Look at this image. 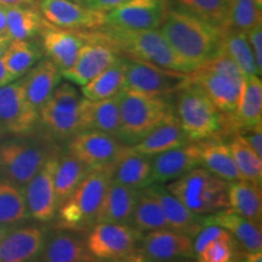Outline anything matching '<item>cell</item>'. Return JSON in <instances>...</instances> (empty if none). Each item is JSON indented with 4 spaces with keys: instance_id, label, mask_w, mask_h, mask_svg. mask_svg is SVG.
Instances as JSON below:
<instances>
[{
    "instance_id": "17",
    "label": "cell",
    "mask_w": 262,
    "mask_h": 262,
    "mask_svg": "<svg viewBox=\"0 0 262 262\" xmlns=\"http://www.w3.org/2000/svg\"><path fill=\"white\" fill-rule=\"evenodd\" d=\"M39 8L45 21L61 28L96 31L106 26L107 12L72 0H40Z\"/></svg>"
},
{
    "instance_id": "31",
    "label": "cell",
    "mask_w": 262,
    "mask_h": 262,
    "mask_svg": "<svg viewBox=\"0 0 262 262\" xmlns=\"http://www.w3.org/2000/svg\"><path fill=\"white\" fill-rule=\"evenodd\" d=\"M126 60L118 57L102 73L81 86V95L90 101H100L122 93L125 86Z\"/></svg>"
},
{
    "instance_id": "30",
    "label": "cell",
    "mask_w": 262,
    "mask_h": 262,
    "mask_svg": "<svg viewBox=\"0 0 262 262\" xmlns=\"http://www.w3.org/2000/svg\"><path fill=\"white\" fill-rule=\"evenodd\" d=\"M227 196L232 210L260 224L262 216L261 186L245 180L227 182Z\"/></svg>"
},
{
    "instance_id": "52",
    "label": "cell",
    "mask_w": 262,
    "mask_h": 262,
    "mask_svg": "<svg viewBox=\"0 0 262 262\" xmlns=\"http://www.w3.org/2000/svg\"><path fill=\"white\" fill-rule=\"evenodd\" d=\"M120 262H148V260L143 256V255H129L123 260H120Z\"/></svg>"
},
{
    "instance_id": "23",
    "label": "cell",
    "mask_w": 262,
    "mask_h": 262,
    "mask_svg": "<svg viewBox=\"0 0 262 262\" xmlns=\"http://www.w3.org/2000/svg\"><path fill=\"white\" fill-rule=\"evenodd\" d=\"M111 180L135 189L148 187L153 183L150 157L125 146L111 168Z\"/></svg>"
},
{
    "instance_id": "1",
    "label": "cell",
    "mask_w": 262,
    "mask_h": 262,
    "mask_svg": "<svg viewBox=\"0 0 262 262\" xmlns=\"http://www.w3.org/2000/svg\"><path fill=\"white\" fill-rule=\"evenodd\" d=\"M162 34L178 56L195 70L220 49L221 28L195 17L181 8H168Z\"/></svg>"
},
{
    "instance_id": "29",
    "label": "cell",
    "mask_w": 262,
    "mask_h": 262,
    "mask_svg": "<svg viewBox=\"0 0 262 262\" xmlns=\"http://www.w3.org/2000/svg\"><path fill=\"white\" fill-rule=\"evenodd\" d=\"M41 253L42 262H93L84 239L68 229L45 239Z\"/></svg>"
},
{
    "instance_id": "27",
    "label": "cell",
    "mask_w": 262,
    "mask_h": 262,
    "mask_svg": "<svg viewBox=\"0 0 262 262\" xmlns=\"http://www.w3.org/2000/svg\"><path fill=\"white\" fill-rule=\"evenodd\" d=\"M139 192L140 189L127 187L111 180L98 210L96 224L112 222L130 226Z\"/></svg>"
},
{
    "instance_id": "46",
    "label": "cell",
    "mask_w": 262,
    "mask_h": 262,
    "mask_svg": "<svg viewBox=\"0 0 262 262\" xmlns=\"http://www.w3.org/2000/svg\"><path fill=\"white\" fill-rule=\"evenodd\" d=\"M262 124V123H261ZM257 124L253 127H249L248 133L245 135H242L244 137V140L247 141V143L250 146V148L254 150L255 155L258 158L262 159V125Z\"/></svg>"
},
{
    "instance_id": "16",
    "label": "cell",
    "mask_w": 262,
    "mask_h": 262,
    "mask_svg": "<svg viewBox=\"0 0 262 262\" xmlns=\"http://www.w3.org/2000/svg\"><path fill=\"white\" fill-rule=\"evenodd\" d=\"M168 9V0H126L107 12L108 27L125 31L157 29Z\"/></svg>"
},
{
    "instance_id": "6",
    "label": "cell",
    "mask_w": 262,
    "mask_h": 262,
    "mask_svg": "<svg viewBox=\"0 0 262 262\" xmlns=\"http://www.w3.org/2000/svg\"><path fill=\"white\" fill-rule=\"evenodd\" d=\"M170 110L171 106L166 98L124 89L119 98L120 134L118 140L125 146L137 143L162 122Z\"/></svg>"
},
{
    "instance_id": "36",
    "label": "cell",
    "mask_w": 262,
    "mask_h": 262,
    "mask_svg": "<svg viewBox=\"0 0 262 262\" xmlns=\"http://www.w3.org/2000/svg\"><path fill=\"white\" fill-rule=\"evenodd\" d=\"M131 225L140 232L169 228L158 201L147 187L140 189L133 219H131Z\"/></svg>"
},
{
    "instance_id": "40",
    "label": "cell",
    "mask_w": 262,
    "mask_h": 262,
    "mask_svg": "<svg viewBox=\"0 0 262 262\" xmlns=\"http://www.w3.org/2000/svg\"><path fill=\"white\" fill-rule=\"evenodd\" d=\"M5 66L14 79H18L40 58V52L27 40H12L3 52Z\"/></svg>"
},
{
    "instance_id": "44",
    "label": "cell",
    "mask_w": 262,
    "mask_h": 262,
    "mask_svg": "<svg viewBox=\"0 0 262 262\" xmlns=\"http://www.w3.org/2000/svg\"><path fill=\"white\" fill-rule=\"evenodd\" d=\"M226 233H227V231L221 228L220 226L212 224H204V222H203V227L201 231L196 233L194 242H193V251H194V255H198L206 245L210 243V242L222 237V235H225Z\"/></svg>"
},
{
    "instance_id": "7",
    "label": "cell",
    "mask_w": 262,
    "mask_h": 262,
    "mask_svg": "<svg viewBox=\"0 0 262 262\" xmlns=\"http://www.w3.org/2000/svg\"><path fill=\"white\" fill-rule=\"evenodd\" d=\"M176 94L173 112L189 142L206 141L217 135L221 116L208 96L189 81Z\"/></svg>"
},
{
    "instance_id": "33",
    "label": "cell",
    "mask_w": 262,
    "mask_h": 262,
    "mask_svg": "<svg viewBox=\"0 0 262 262\" xmlns=\"http://www.w3.org/2000/svg\"><path fill=\"white\" fill-rule=\"evenodd\" d=\"M201 143V165L226 182L242 180L228 146L222 142Z\"/></svg>"
},
{
    "instance_id": "19",
    "label": "cell",
    "mask_w": 262,
    "mask_h": 262,
    "mask_svg": "<svg viewBox=\"0 0 262 262\" xmlns=\"http://www.w3.org/2000/svg\"><path fill=\"white\" fill-rule=\"evenodd\" d=\"M153 183H168L201 166V143L188 142L150 157Z\"/></svg>"
},
{
    "instance_id": "14",
    "label": "cell",
    "mask_w": 262,
    "mask_h": 262,
    "mask_svg": "<svg viewBox=\"0 0 262 262\" xmlns=\"http://www.w3.org/2000/svg\"><path fill=\"white\" fill-rule=\"evenodd\" d=\"M38 119V112L28 103L22 79L0 88V136L25 135Z\"/></svg>"
},
{
    "instance_id": "49",
    "label": "cell",
    "mask_w": 262,
    "mask_h": 262,
    "mask_svg": "<svg viewBox=\"0 0 262 262\" xmlns=\"http://www.w3.org/2000/svg\"><path fill=\"white\" fill-rule=\"evenodd\" d=\"M15 79L11 77V74L9 73L8 68H6L4 58H3V54H0V88L4 86V85L11 83Z\"/></svg>"
},
{
    "instance_id": "28",
    "label": "cell",
    "mask_w": 262,
    "mask_h": 262,
    "mask_svg": "<svg viewBox=\"0 0 262 262\" xmlns=\"http://www.w3.org/2000/svg\"><path fill=\"white\" fill-rule=\"evenodd\" d=\"M61 72L50 60L40 61L22 79L28 103L39 112L61 81Z\"/></svg>"
},
{
    "instance_id": "42",
    "label": "cell",
    "mask_w": 262,
    "mask_h": 262,
    "mask_svg": "<svg viewBox=\"0 0 262 262\" xmlns=\"http://www.w3.org/2000/svg\"><path fill=\"white\" fill-rule=\"evenodd\" d=\"M261 14L262 10L257 8L254 0H229L228 17L224 28L245 33L255 26L262 25Z\"/></svg>"
},
{
    "instance_id": "38",
    "label": "cell",
    "mask_w": 262,
    "mask_h": 262,
    "mask_svg": "<svg viewBox=\"0 0 262 262\" xmlns=\"http://www.w3.org/2000/svg\"><path fill=\"white\" fill-rule=\"evenodd\" d=\"M4 11L11 40H27L40 32L44 19L34 8H4Z\"/></svg>"
},
{
    "instance_id": "39",
    "label": "cell",
    "mask_w": 262,
    "mask_h": 262,
    "mask_svg": "<svg viewBox=\"0 0 262 262\" xmlns=\"http://www.w3.org/2000/svg\"><path fill=\"white\" fill-rule=\"evenodd\" d=\"M232 158L234 160L242 180L261 186L262 159L255 155L242 135H235L228 143Z\"/></svg>"
},
{
    "instance_id": "45",
    "label": "cell",
    "mask_w": 262,
    "mask_h": 262,
    "mask_svg": "<svg viewBox=\"0 0 262 262\" xmlns=\"http://www.w3.org/2000/svg\"><path fill=\"white\" fill-rule=\"evenodd\" d=\"M247 38H249V44H250L251 50L255 58L258 73H262V25H257L245 32Z\"/></svg>"
},
{
    "instance_id": "32",
    "label": "cell",
    "mask_w": 262,
    "mask_h": 262,
    "mask_svg": "<svg viewBox=\"0 0 262 262\" xmlns=\"http://www.w3.org/2000/svg\"><path fill=\"white\" fill-rule=\"evenodd\" d=\"M238 126L249 129L262 123V81L257 75L244 77L234 116Z\"/></svg>"
},
{
    "instance_id": "11",
    "label": "cell",
    "mask_w": 262,
    "mask_h": 262,
    "mask_svg": "<svg viewBox=\"0 0 262 262\" xmlns=\"http://www.w3.org/2000/svg\"><path fill=\"white\" fill-rule=\"evenodd\" d=\"M187 83L188 73L165 70L136 58L126 60L124 89L166 98Z\"/></svg>"
},
{
    "instance_id": "20",
    "label": "cell",
    "mask_w": 262,
    "mask_h": 262,
    "mask_svg": "<svg viewBox=\"0 0 262 262\" xmlns=\"http://www.w3.org/2000/svg\"><path fill=\"white\" fill-rule=\"evenodd\" d=\"M142 255L147 260L168 262L179 257H192V237L171 228L149 231L142 238Z\"/></svg>"
},
{
    "instance_id": "41",
    "label": "cell",
    "mask_w": 262,
    "mask_h": 262,
    "mask_svg": "<svg viewBox=\"0 0 262 262\" xmlns=\"http://www.w3.org/2000/svg\"><path fill=\"white\" fill-rule=\"evenodd\" d=\"M176 4L195 17L219 28H224L227 22L229 0H176Z\"/></svg>"
},
{
    "instance_id": "55",
    "label": "cell",
    "mask_w": 262,
    "mask_h": 262,
    "mask_svg": "<svg viewBox=\"0 0 262 262\" xmlns=\"http://www.w3.org/2000/svg\"><path fill=\"white\" fill-rule=\"evenodd\" d=\"M254 3L256 4V6L258 9L262 10V0H254Z\"/></svg>"
},
{
    "instance_id": "25",
    "label": "cell",
    "mask_w": 262,
    "mask_h": 262,
    "mask_svg": "<svg viewBox=\"0 0 262 262\" xmlns=\"http://www.w3.org/2000/svg\"><path fill=\"white\" fill-rule=\"evenodd\" d=\"M147 188L158 201L169 228L195 237L203 227V219L188 210L162 183H152Z\"/></svg>"
},
{
    "instance_id": "2",
    "label": "cell",
    "mask_w": 262,
    "mask_h": 262,
    "mask_svg": "<svg viewBox=\"0 0 262 262\" xmlns=\"http://www.w3.org/2000/svg\"><path fill=\"white\" fill-rule=\"evenodd\" d=\"M244 75L235 62L219 49L214 56L188 73V81L199 88L219 112L234 116Z\"/></svg>"
},
{
    "instance_id": "53",
    "label": "cell",
    "mask_w": 262,
    "mask_h": 262,
    "mask_svg": "<svg viewBox=\"0 0 262 262\" xmlns=\"http://www.w3.org/2000/svg\"><path fill=\"white\" fill-rule=\"evenodd\" d=\"M10 40H11V39H10L9 37H2V38H0V54H3V52L5 51V49L8 48Z\"/></svg>"
},
{
    "instance_id": "59",
    "label": "cell",
    "mask_w": 262,
    "mask_h": 262,
    "mask_svg": "<svg viewBox=\"0 0 262 262\" xmlns=\"http://www.w3.org/2000/svg\"><path fill=\"white\" fill-rule=\"evenodd\" d=\"M0 38H2V37H0Z\"/></svg>"
},
{
    "instance_id": "47",
    "label": "cell",
    "mask_w": 262,
    "mask_h": 262,
    "mask_svg": "<svg viewBox=\"0 0 262 262\" xmlns=\"http://www.w3.org/2000/svg\"><path fill=\"white\" fill-rule=\"evenodd\" d=\"M124 2H126V0H89V2L85 4V6L95 10H100V11L108 12L113 8H116L117 5L122 4Z\"/></svg>"
},
{
    "instance_id": "15",
    "label": "cell",
    "mask_w": 262,
    "mask_h": 262,
    "mask_svg": "<svg viewBox=\"0 0 262 262\" xmlns=\"http://www.w3.org/2000/svg\"><path fill=\"white\" fill-rule=\"evenodd\" d=\"M125 145L116 137L93 130L75 134L67 152L83 162L89 169H111Z\"/></svg>"
},
{
    "instance_id": "9",
    "label": "cell",
    "mask_w": 262,
    "mask_h": 262,
    "mask_svg": "<svg viewBox=\"0 0 262 262\" xmlns=\"http://www.w3.org/2000/svg\"><path fill=\"white\" fill-rule=\"evenodd\" d=\"M84 97L71 83L58 84L49 100L39 110L42 124L55 136L73 137L81 131V104Z\"/></svg>"
},
{
    "instance_id": "26",
    "label": "cell",
    "mask_w": 262,
    "mask_h": 262,
    "mask_svg": "<svg viewBox=\"0 0 262 262\" xmlns=\"http://www.w3.org/2000/svg\"><path fill=\"white\" fill-rule=\"evenodd\" d=\"M188 142L189 141L181 129L178 117L171 108L162 122L153 127L142 140L135 143L133 148L141 155L153 157Z\"/></svg>"
},
{
    "instance_id": "24",
    "label": "cell",
    "mask_w": 262,
    "mask_h": 262,
    "mask_svg": "<svg viewBox=\"0 0 262 262\" xmlns=\"http://www.w3.org/2000/svg\"><path fill=\"white\" fill-rule=\"evenodd\" d=\"M120 93L110 98L90 101L84 98L81 104V131L93 130L119 139L120 134Z\"/></svg>"
},
{
    "instance_id": "56",
    "label": "cell",
    "mask_w": 262,
    "mask_h": 262,
    "mask_svg": "<svg viewBox=\"0 0 262 262\" xmlns=\"http://www.w3.org/2000/svg\"><path fill=\"white\" fill-rule=\"evenodd\" d=\"M88 2H89V0H80V4H84L85 5Z\"/></svg>"
},
{
    "instance_id": "12",
    "label": "cell",
    "mask_w": 262,
    "mask_h": 262,
    "mask_svg": "<svg viewBox=\"0 0 262 262\" xmlns=\"http://www.w3.org/2000/svg\"><path fill=\"white\" fill-rule=\"evenodd\" d=\"M141 232L129 225L97 222L89 229L86 244L90 255L98 260L120 261L135 251Z\"/></svg>"
},
{
    "instance_id": "13",
    "label": "cell",
    "mask_w": 262,
    "mask_h": 262,
    "mask_svg": "<svg viewBox=\"0 0 262 262\" xmlns=\"http://www.w3.org/2000/svg\"><path fill=\"white\" fill-rule=\"evenodd\" d=\"M58 158L60 156L51 150L40 169L24 189L29 216L40 222L52 220L57 212L54 179Z\"/></svg>"
},
{
    "instance_id": "54",
    "label": "cell",
    "mask_w": 262,
    "mask_h": 262,
    "mask_svg": "<svg viewBox=\"0 0 262 262\" xmlns=\"http://www.w3.org/2000/svg\"><path fill=\"white\" fill-rule=\"evenodd\" d=\"M10 226H6V225H0V241H2L3 238L5 237L6 234L10 232Z\"/></svg>"
},
{
    "instance_id": "3",
    "label": "cell",
    "mask_w": 262,
    "mask_h": 262,
    "mask_svg": "<svg viewBox=\"0 0 262 262\" xmlns=\"http://www.w3.org/2000/svg\"><path fill=\"white\" fill-rule=\"evenodd\" d=\"M110 181L111 169L89 170L72 194L57 208L58 225L73 232L93 227Z\"/></svg>"
},
{
    "instance_id": "5",
    "label": "cell",
    "mask_w": 262,
    "mask_h": 262,
    "mask_svg": "<svg viewBox=\"0 0 262 262\" xmlns=\"http://www.w3.org/2000/svg\"><path fill=\"white\" fill-rule=\"evenodd\" d=\"M102 29V28H101ZM114 41L118 51L125 52L130 58L148 62L165 70L191 73V66L182 61L173 52L162 32L157 29L147 31H125L108 27L102 29Z\"/></svg>"
},
{
    "instance_id": "57",
    "label": "cell",
    "mask_w": 262,
    "mask_h": 262,
    "mask_svg": "<svg viewBox=\"0 0 262 262\" xmlns=\"http://www.w3.org/2000/svg\"><path fill=\"white\" fill-rule=\"evenodd\" d=\"M28 262H42V261H41V260H35V258H33V260L28 261Z\"/></svg>"
},
{
    "instance_id": "35",
    "label": "cell",
    "mask_w": 262,
    "mask_h": 262,
    "mask_svg": "<svg viewBox=\"0 0 262 262\" xmlns=\"http://www.w3.org/2000/svg\"><path fill=\"white\" fill-rule=\"evenodd\" d=\"M89 170L91 169L71 153L67 152L60 156L54 179L57 206L72 194Z\"/></svg>"
},
{
    "instance_id": "8",
    "label": "cell",
    "mask_w": 262,
    "mask_h": 262,
    "mask_svg": "<svg viewBox=\"0 0 262 262\" xmlns=\"http://www.w3.org/2000/svg\"><path fill=\"white\" fill-rule=\"evenodd\" d=\"M51 150L27 139H12L0 142V175L25 189L40 169Z\"/></svg>"
},
{
    "instance_id": "4",
    "label": "cell",
    "mask_w": 262,
    "mask_h": 262,
    "mask_svg": "<svg viewBox=\"0 0 262 262\" xmlns=\"http://www.w3.org/2000/svg\"><path fill=\"white\" fill-rule=\"evenodd\" d=\"M188 210L211 215L229 208L227 182L204 168H195L165 186Z\"/></svg>"
},
{
    "instance_id": "34",
    "label": "cell",
    "mask_w": 262,
    "mask_h": 262,
    "mask_svg": "<svg viewBox=\"0 0 262 262\" xmlns=\"http://www.w3.org/2000/svg\"><path fill=\"white\" fill-rule=\"evenodd\" d=\"M220 49L235 62L244 77H261L255 63L253 50L244 32L227 27L222 28Z\"/></svg>"
},
{
    "instance_id": "48",
    "label": "cell",
    "mask_w": 262,
    "mask_h": 262,
    "mask_svg": "<svg viewBox=\"0 0 262 262\" xmlns=\"http://www.w3.org/2000/svg\"><path fill=\"white\" fill-rule=\"evenodd\" d=\"M4 8H34L35 0H0Z\"/></svg>"
},
{
    "instance_id": "22",
    "label": "cell",
    "mask_w": 262,
    "mask_h": 262,
    "mask_svg": "<svg viewBox=\"0 0 262 262\" xmlns=\"http://www.w3.org/2000/svg\"><path fill=\"white\" fill-rule=\"evenodd\" d=\"M203 222L217 225L226 229L247 254L262 250L261 225L237 214L231 208L208 215V217H203Z\"/></svg>"
},
{
    "instance_id": "51",
    "label": "cell",
    "mask_w": 262,
    "mask_h": 262,
    "mask_svg": "<svg viewBox=\"0 0 262 262\" xmlns=\"http://www.w3.org/2000/svg\"><path fill=\"white\" fill-rule=\"evenodd\" d=\"M243 262H262L261 251H257V253H248Z\"/></svg>"
},
{
    "instance_id": "21",
    "label": "cell",
    "mask_w": 262,
    "mask_h": 262,
    "mask_svg": "<svg viewBox=\"0 0 262 262\" xmlns=\"http://www.w3.org/2000/svg\"><path fill=\"white\" fill-rule=\"evenodd\" d=\"M47 234L40 227L10 229L0 241V262H28L41 253Z\"/></svg>"
},
{
    "instance_id": "58",
    "label": "cell",
    "mask_w": 262,
    "mask_h": 262,
    "mask_svg": "<svg viewBox=\"0 0 262 262\" xmlns=\"http://www.w3.org/2000/svg\"><path fill=\"white\" fill-rule=\"evenodd\" d=\"M73 2H75V3H78V4H80V0H73Z\"/></svg>"
},
{
    "instance_id": "37",
    "label": "cell",
    "mask_w": 262,
    "mask_h": 262,
    "mask_svg": "<svg viewBox=\"0 0 262 262\" xmlns=\"http://www.w3.org/2000/svg\"><path fill=\"white\" fill-rule=\"evenodd\" d=\"M28 216L24 189L0 178V225L18 224Z\"/></svg>"
},
{
    "instance_id": "10",
    "label": "cell",
    "mask_w": 262,
    "mask_h": 262,
    "mask_svg": "<svg viewBox=\"0 0 262 262\" xmlns=\"http://www.w3.org/2000/svg\"><path fill=\"white\" fill-rule=\"evenodd\" d=\"M118 52L114 41L103 31H86L74 64L61 72V75L75 85L84 86L117 60Z\"/></svg>"
},
{
    "instance_id": "50",
    "label": "cell",
    "mask_w": 262,
    "mask_h": 262,
    "mask_svg": "<svg viewBox=\"0 0 262 262\" xmlns=\"http://www.w3.org/2000/svg\"><path fill=\"white\" fill-rule=\"evenodd\" d=\"M0 37H9L8 29H6V17L4 6H0Z\"/></svg>"
},
{
    "instance_id": "18",
    "label": "cell",
    "mask_w": 262,
    "mask_h": 262,
    "mask_svg": "<svg viewBox=\"0 0 262 262\" xmlns=\"http://www.w3.org/2000/svg\"><path fill=\"white\" fill-rule=\"evenodd\" d=\"M39 33L41 34L45 54L50 57V61L56 64L60 72L70 70L83 47L86 31L61 28L44 19Z\"/></svg>"
},
{
    "instance_id": "43",
    "label": "cell",
    "mask_w": 262,
    "mask_h": 262,
    "mask_svg": "<svg viewBox=\"0 0 262 262\" xmlns=\"http://www.w3.org/2000/svg\"><path fill=\"white\" fill-rule=\"evenodd\" d=\"M235 241L231 234L226 233L222 237L209 243L199 253V262H229L233 258Z\"/></svg>"
}]
</instances>
